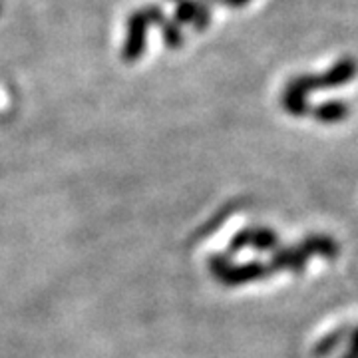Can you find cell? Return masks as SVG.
I'll list each match as a JSON object with an SVG mask.
<instances>
[{
	"label": "cell",
	"mask_w": 358,
	"mask_h": 358,
	"mask_svg": "<svg viewBox=\"0 0 358 358\" xmlns=\"http://www.w3.org/2000/svg\"><path fill=\"white\" fill-rule=\"evenodd\" d=\"M358 64L352 58H345V60H338L336 64L324 72V74H317V76H299L293 78L287 86L282 96H291V98H301V100H307V96L315 90H331L338 88V86H345L348 84L352 78L357 76Z\"/></svg>",
	"instance_id": "obj_1"
},
{
	"label": "cell",
	"mask_w": 358,
	"mask_h": 358,
	"mask_svg": "<svg viewBox=\"0 0 358 358\" xmlns=\"http://www.w3.org/2000/svg\"><path fill=\"white\" fill-rule=\"evenodd\" d=\"M209 268L213 273V277L219 282L227 285V287H237L245 282L259 281V279H267L273 273L271 265H265L261 261H251V263H241L235 265L231 263L227 255H213L209 259Z\"/></svg>",
	"instance_id": "obj_2"
},
{
	"label": "cell",
	"mask_w": 358,
	"mask_h": 358,
	"mask_svg": "<svg viewBox=\"0 0 358 358\" xmlns=\"http://www.w3.org/2000/svg\"><path fill=\"white\" fill-rule=\"evenodd\" d=\"M148 20L141 14V10H134L129 14L128 26H126V40L122 48V58L126 62H138L145 54L148 48Z\"/></svg>",
	"instance_id": "obj_3"
},
{
	"label": "cell",
	"mask_w": 358,
	"mask_h": 358,
	"mask_svg": "<svg viewBox=\"0 0 358 358\" xmlns=\"http://www.w3.org/2000/svg\"><path fill=\"white\" fill-rule=\"evenodd\" d=\"M279 245L277 233L268 227H247L241 229L231 239V253H239L245 247H251L255 251H273Z\"/></svg>",
	"instance_id": "obj_4"
},
{
	"label": "cell",
	"mask_w": 358,
	"mask_h": 358,
	"mask_svg": "<svg viewBox=\"0 0 358 358\" xmlns=\"http://www.w3.org/2000/svg\"><path fill=\"white\" fill-rule=\"evenodd\" d=\"M307 261L308 257L303 253V249L296 245V247H285V249H279V251H275V255L271 259V268H273V273L275 271H285V268H289V271H293V273H303L305 267H307Z\"/></svg>",
	"instance_id": "obj_5"
},
{
	"label": "cell",
	"mask_w": 358,
	"mask_h": 358,
	"mask_svg": "<svg viewBox=\"0 0 358 358\" xmlns=\"http://www.w3.org/2000/svg\"><path fill=\"white\" fill-rule=\"evenodd\" d=\"M299 247L303 249V253L310 259V257H322L333 261L338 257V243L329 235H308L305 237Z\"/></svg>",
	"instance_id": "obj_6"
},
{
	"label": "cell",
	"mask_w": 358,
	"mask_h": 358,
	"mask_svg": "<svg viewBox=\"0 0 358 358\" xmlns=\"http://www.w3.org/2000/svg\"><path fill=\"white\" fill-rule=\"evenodd\" d=\"M350 114V106L341 100H331V102L319 103L315 108H310V115L320 122V124H336L343 122Z\"/></svg>",
	"instance_id": "obj_7"
},
{
	"label": "cell",
	"mask_w": 358,
	"mask_h": 358,
	"mask_svg": "<svg viewBox=\"0 0 358 358\" xmlns=\"http://www.w3.org/2000/svg\"><path fill=\"white\" fill-rule=\"evenodd\" d=\"M346 333H350V331H348V329H336L333 333L324 334L319 343L315 345V357L324 358L329 357V355H333L334 350L348 338V334Z\"/></svg>",
	"instance_id": "obj_8"
},
{
	"label": "cell",
	"mask_w": 358,
	"mask_h": 358,
	"mask_svg": "<svg viewBox=\"0 0 358 358\" xmlns=\"http://www.w3.org/2000/svg\"><path fill=\"white\" fill-rule=\"evenodd\" d=\"M162 40L169 50H179L185 44V34L181 32V26L176 20H164L162 24Z\"/></svg>",
	"instance_id": "obj_9"
},
{
	"label": "cell",
	"mask_w": 358,
	"mask_h": 358,
	"mask_svg": "<svg viewBox=\"0 0 358 358\" xmlns=\"http://www.w3.org/2000/svg\"><path fill=\"white\" fill-rule=\"evenodd\" d=\"M199 8V0H179L176 4V13H173V20L178 24H192L195 14Z\"/></svg>",
	"instance_id": "obj_10"
},
{
	"label": "cell",
	"mask_w": 358,
	"mask_h": 358,
	"mask_svg": "<svg viewBox=\"0 0 358 358\" xmlns=\"http://www.w3.org/2000/svg\"><path fill=\"white\" fill-rule=\"evenodd\" d=\"M192 24L197 32H203L205 28L211 24V4L199 0V8H197V14H195Z\"/></svg>",
	"instance_id": "obj_11"
},
{
	"label": "cell",
	"mask_w": 358,
	"mask_h": 358,
	"mask_svg": "<svg viewBox=\"0 0 358 358\" xmlns=\"http://www.w3.org/2000/svg\"><path fill=\"white\" fill-rule=\"evenodd\" d=\"M141 14L145 16L148 24L152 26H162L164 20H166V13H164V8L159 4H148V6H143Z\"/></svg>",
	"instance_id": "obj_12"
},
{
	"label": "cell",
	"mask_w": 358,
	"mask_h": 358,
	"mask_svg": "<svg viewBox=\"0 0 358 358\" xmlns=\"http://www.w3.org/2000/svg\"><path fill=\"white\" fill-rule=\"evenodd\" d=\"M348 352L358 357V329L350 331V334H348Z\"/></svg>",
	"instance_id": "obj_13"
},
{
	"label": "cell",
	"mask_w": 358,
	"mask_h": 358,
	"mask_svg": "<svg viewBox=\"0 0 358 358\" xmlns=\"http://www.w3.org/2000/svg\"><path fill=\"white\" fill-rule=\"evenodd\" d=\"M225 6H229V8H243V6H247L251 0H221Z\"/></svg>",
	"instance_id": "obj_14"
},
{
	"label": "cell",
	"mask_w": 358,
	"mask_h": 358,
	"mask_svg": "<svg viewBox=\"0 0 358 358\" xmlns=\"http://www.w3.org/2000/svg\"><path fill=\"white\" fill-rule=\"evenodd\" d=\"M343 358H358V357H357V355H352V352H346Z\"/></svg>",
	"instance_id": "obj_15"
},
{
	"label": "cell",
	"mask_w": 358,
	"mask_h": 358,
	"mask_svg": "<svg viewBox=\"0 0 358 358\" xmlns=\"http://www.w3.org/2000/svg\"><path fill=\"white\" fill-rule=\"evenodd\" d=\"M203 2H207V4H211V2H221V0H203Z\"/></svg>",
	"instance_id": "obj_16"
},
{
	"label": "cell",
	"mask_w": 358,
	"mask_h": 358,
	"mask_svg": "<svg viewBox=\"0 0 358 358\" xmlns=\"http://www.w3.org/2000/svg\"><path fill=\"white\" fill-rule=\"evenodd\" d=\"M169 2H176V4H178V2H179V0H169Z\"/></svg>",
	"instance_id": "obj_17"
}]
</instances>
